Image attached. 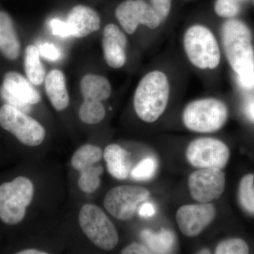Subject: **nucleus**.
Returning a JSON list of instances; mask_svg holds the SVG:
<instances>
[{"label":"nucleus","instance_id":"nucleus-1","mask_svg":"<svg viewBox=\"0 0 254 254\" xmlns=\"http://www.w3.org/2000/svg\"><path fill=\"white\" fill-rule=\"evenodd\" d=\"M222 50L239 85L245 89L254 88V47L248 25L237 18L227 19L222 25Z\"/></svg>","mask_w":254,"mask_h":254},{"label":"nucleus","instance_id":"nucleus-2","mask_svg":"<svg viewBox=\"0 0 254 254\" xmlns=\"http://www.w3.org/2000/svg\"><path fill=\"white\" fill-rule=\"evenodd\" d=\"M168 75L160 69L145 73L137 85L133 95V108L137 116L146 123H153L163 115L170 95Z\"/></svg>","mask_w":254,"mask_h":254},{"label":"nucleus","instance_id":"nucleus-3","mask_svg":"<svg viewBox=\"0 0 254 254\" xmlns=\"http://www.w3.org/2000/svg\"><path fill=\"white\" fill-rule=\"evenodd\" d=\"M182 45L187 59L195 68L214 70L220 66L222 51L213 31L201 23L190 25L185 30Z\"/></svg>","mask_w":254,"mask_h":254},{"label":"nucleus","instance_id":"nucleus-4","mask_svg":"<svg viewBox=\"0 0 254 254\" xmlns=\"http://www.w3.org/2000/svg\"><path fill=\"white\" fill-rule=\"evenodd\" d=\"M228 108L215 98H200L190 102L182 114V121L190 131L213 133L221 129L228 119Z\"/></svg>","mask_w":254,"mask_h":254},{"label":"nucleus","instance_id":"nucleus-5","mask_svg":"<svg viewBox=\"0 0 254 254\" xmlns=\"http://www.w3.org/2000/svg\"><path fill=\"white\" fill-rule=\"evenodd\" d=\"M34 187L29 179L18 177L0 186V219L6 225L19 223L31 204Z\"/></svg>","mask_w":254,"mask_h":254},{"label":"nucleus","instance_id":"nucleus-6","mask_svg":"<svg viewBox=\"0 0 254 254\" xmlns=\"http://www.w3.org/2000/svg\"><path fill=\"white\" fill-rule=\"evenodd\" d=\"M78 220L82 231L98 248L110 251L118 245V231L99 207L93 204L83 205Z\"/></svg>","mask_w":254,"mask_h":254},{"label":"nucleus","instance_id":"nucleus-7","mask_svg":"<svg viewBox=\"0 0 254 254\" xmlns=\"http://www.w3.org/2000/svg\"><path fill=\"white\" fill-rule=\"evenodd\" d=\"M0 126L28 146L39 145L46 137L41 124L7 103L0 108Z\"/></svg>","mask_w":254,"mask_h":254},{"label":"nucleus","instance_id":"nucleus-8","mask_svg":"<svg viewBox=\"0 0 254 254\" xmlns=\"http://www.w3.org/2000/svg\"><path fill=\"white\" fill-rule=\"evenodd\" d=\"M115 17L128 35L133 34L140 26L155 30L163 23L154 8L145 0H125L117 6Z\"/></svg>","mask_w":254,"mask_h":254},{"label":"nucleus","instance_id":"nucleus-9","mask_svg":"<svg viewBox=\"0 0 254 254\" xmlns=\"http://www.w3.org/2000/svg\"><path fill=\"white\" fill-rule=\"evenodd\" d=\"M148 190L134 185H123L112 189L105 195V209L116 219L131 218L140 204L149 197Z\"/></svg>","mask_w":254,"mask_h":254},{"label":"nucleus","instance_id":"nucleus-10","mask_svg":"<svg viewBox=\"0 0 254 254\" xmlns=\"http://www.w3.org/2000/svg\"><path fill=\"white\" fill-rule=\"evenodd\" d=\"M187 160L199 169L225 168L230 158V150L223 142L216 138H199L187 147Z\"/></svg>","mask_w":254,"mask_h":254},{"label":"nucleus","instance_id":"nucleus-11","mask_svg":"<svg viewBox=\"0 0 254 254\" xmlns=\"http://www.w3.org/2000/svg\"><path fill=\"white\" fill-rule=\"evenodd\" d=\"M225 175L220 169L203 168L190 175L188 186L193 199L207 203L218 199L225 189Z\"/></svg>","mask_w":254,"mask_h":254},{"label":"nucleus","instance_id":"nucleus-12","mask_svg":"<svg viewBox=\"0 0 254 254\" xmlns=\"http://www.w3.org/2000/svg\"><path fill=\"white\" fill-rule=\"evenodd\" d=\"M215 214V207L209 203L183 205L177 212V225L185 236L196 237L213 221Z\"/></svg>","mask_w":254,"mask_h":254},{"label":"nucleus","instance_id":"nucleus-13","mask_svg":"<svg viewBox=\"0 0 254 254\" xmlns=\"http://www.w3.org/2000/svg\"><path fill=\"white\" fill-rule=\"evenodd\" d=\"M102 46L105 62L110 67L120 68L125 66L127 38L123 29L114 23L107 25L103 30Z\"/></svg>","mask_w":254,"mask_h":254},{"label":"nucleus","instance_id":"nucleus-14","mask_svg":"<svg viewBox=\"0 0 254 254\" xmlns=\"http://www.w3.org/2000/svg\"><path fill=\"white\" fill-rule=\"evenodd\" d=\"M66 22L71 36L82 38L98 31L101 21L99 14L93 8L77 5L68 12Z\"/></svg>","mask_w":254,"mask_h":254},{"label":"nucleus","instance_id":"nucleus-15","mask_svg":"<svg viewBox=\"0 0 254 254\" xmlns=\"http://www.w3.org/2000/svg\"><path fill=\"white\" fill-rule=\"evenodd\" d=\"M2 87L11 95L29 105L41 101V95L22 75L15 71L5 73Z\"/></svg>","mask_w":254,"mask_h":254},{"label":"nucleus","instance_id":"nucleus-16","mask_svg":"<svg viewBox=\"0 0 254 254\" xmlns=\"http://www.w3.org/2000/svg\"><path fill=\"white\" fill-rule=\"evenodd\" d=\"M104 159L110 175L119 180H126L131 173V155L119 145L110 144L105 148Z\"/></svg>","mask_w":254,"mask_h":254},{"label":"nucleus","instance_id":"nucleus-17","mask_svg":"<svg viewBox=\"0 0 254 254\" xmlns=\"http://www.w3.org/2000/svg\"><path fill=\"white\" fill-rule=\"evenodd\" d=\"M0 52L6 59H18L21 53V43L11 16L0 11Z\"/></svg>","mask_w":254,"mask_h":254},{"label":"nucleus","instance_id":"nucleus-18","mask_svg":"<svg viewBox=\"0 0 254 254\" xmlns=\"http://www.w3.org/2000/svg\"><path fill=\"white\" fill-rule=\"evenodd\" d=\"M45 88L55 110L63 111L67 108L69 96L66 86V78L63 71L52 70L45 78Z\"/></svg>","mask_w":254,"mask_h":254},{"label":"nucleus","instance_id":"nucleus-19","mask_svg":"<svg viewBox=\"0 0 254 254\" xmlns=\"http://www.w3.org/2000/svg\"><path fill=\"white\" fill-rule=\"evenodd\" d=\"M80 89L83 100L102 102L111 95L112 87L108 78L97 74H87L82 78Z\"/></svg>","mask_w":254,"mask_h":254},{"label":"nucleus","instance_id":"nucleus-20","mask_svg":"<svg viewBox=\"0 0 254 254\" xmlns=\"http://www.w3.org/2000/svg\"><path fill=\"white\" fill-rule=\"evenodd\" d=\"M141 238L153 254H169L175 246V234L168 230H162L159 232L145 230L142 231Z\"/></svg>","mask_w":254,"mask_h":254},{"label":"nucleus","instance_id":"nucleus-21","mask_svg":"<svg viewBox=\"0 0 254 254\" xmlns=\"http://www.w3.org/2000/svg\"><path fill=\"white\" fill-rule=\"evenodd\" d=\"M24 68L28 81L35 86H39L44 81L46 71L41 63V55L36 46L26 47L24 55Z\"/></svg>","mask_w":254,"mask_h":254},{"label":"nucleus","instance_id":"nucleus-22","mask_svg":"<svg viewBox=\"0 0 254 254\" xmlns=\"http://www.w3.org/2000/svg\"><path fill=\"white\" fill-rule=\"evenodd\" d=\"M103 152L99 147L87 144L78 148L71 158V165L75 170L81 172L100 161Z\"/></svg>","mask_w":254,"mask_h":254},{"label":"nucleus","instance_id":"nucleus-23","mask_svg":"<svg viewBox=\"0 0 254 254\" xmlns=\"http://www.w3.org/2000/svg\"><path fill=\"white\" fill-rule=\"evenodd\" d=\"M106 111L101 102L83 100L78 111V116L83 123L95 125L103 121Z\"/></svg>","mask_w":254,"mask_h":254},{"label":"nucleus","instance_id":"nucleus-24","mask_svg":"<svg viewBox=\"0 0 254 254\" xmlns=\"http://www.w3.org/2000/svg\"><path fill=\"white\" fill-rule=\"evenodd\" d=\"M103 171L104 170L101 165L95 164L80 172L78 187L85 193H91L95 191L101 184L100 176L103 175Z\"/></svg>","mask_w":254,"mask_h":254},{"label":"nucleus","instance_id":"nucleus-25","mask_svg":"<svg viewBox=\"0 0 254 254\" xmlns=\"http://www.w3.org/2000/svg\"><path fill=\"white\" fill-rule=\"evenodd\" d=\"M254 175H245L241 180L238 190L240 204L249 213L254 214Z\"/></svg>","mask_w":254,"mask_h":254},{"label":"nucleus","instance_id":"nucleus-26","mask_svg":"<svg viewBox=\"0 0 254 254\" xmlns=\"http://www.w3.org/2000/svg\"><path fill=\"white\" fill-rule=\"evenodd\" d=\"M158 168V163L153 157L143 159L138 163L130 173L133 180L136 181H147L152 178Z\"/></svg>","mask_w":254,"mask_h":254},{"label":"nucleus","instance_id":"nucleus-27","mask_svg":"<svg viewBox=\"0 0 254 254\" xmlns=\"http://www.w3.org/2000/svg\"><path fill=\"white\" fill-rule=\"evenodd\" d=\"M214 11L219 17L232 19L240 14L241 6L240 2L235 0H216L214 4Z\"/></svg>","mask_w":254,"mask_h":254},{"label":"nucleus","instance_id":"nucleus-28","mask_svg":"<svg viewBox=\"0 0 254 254\" xmlns=\"http://www.w3.org/2000/svg\"><path fill=\"white\" fill-rule=\"evenodd\" d=\"M250 252L248 245L242 239L232 238L224 240L216 247V254H247Z\"/></svg>","mask_w":254,"mask_h":254},{"label":"nucleus","instance_id":"nucleus-29","mask_svg":"<svg viewBox=\"0 0 254 254\" xmlns=\"http://www.w3.org/2000/svg\"><path fill=\"white\" fill-rule=\"evenodd\" d=\"M0 96L7 104L17 108L18 110H21L23 113L28 114L31 112V105L28 104V103H24V102L21 101V100L18 99L17 98L5 90L2 86L0 88Z\"/></svg>","mask_w":254,"mask_h":254},{"label":"nucleus","instance_id":"nucleus-30","mask_svg":"<svg viewBox=\"0 0 254 254\" xmlns=\"http://www.w3.org/2000/svg\"><path fill=\"white\" fill-rule=\"evenodd\" d=\"M150 1L163 22L165 21L171 12L173 0H150Z\"/></svg>","mask_w":254,"mask_h":254},{"label":"nucleus","instance_id":"nucleus-31","mask_svg":"<svg viewBox=\"0 0 254 254\" xmlns=\"http://www.w3.org/2000/svg\"><path fill=\"white\" fill-rule=\"evenodd\" d=\"M38 48L40 55L50 61H57L61 57L60 50L53 43H42Z\"/></svg>","mask_w":254,"mask_h":254},{"label":"nucleus","instance_id":"nucleus-32","mask_svg":"<svg viewBox=\"0 0 254 254\" xmlns=\"http://www.w3.org/2000/svg\"><path fill=\"white\" fill-rule=\"evenodd\" d=\"M50 27H51L52 32L55 36L63 37V38L71 36L69 28H68L66 21L54 18L50 21Z\"/></svg>","mask_w":254,"mask_h":254},{"label":"nucleus","instance_id":"nucleus-33","mask_svg":"<svg viewBox=\"0 0 254 254\" xmlns=\"http://www.w3.org/2000/svg\"><path fill=\"white\" fill-rule=\"evenodd\" d=\"M122 254H152L149 249L145 247V246L140 245L138 243H133L131 245L127 246L126 248L124 249Z\"/></svg>","mask_w":254,"mask_h":254},{"label":"nucleus","instance_id":"nucleus-34","mask_svg":"<svg viewBox=\"0 0 254 254\" xmlns=\"http://www.w3.org/2000/svg\"><path fill=\"white\" fill-rule=\"evenodd\" d=\"M138 213L142 218H148L153 216L155 213V209L154 205L150 203L143 202L142 203L139 209H138Z\"/></svg>","mask_w":254,"mask_h":254},{"label":"nucleus","instance_id":"nucleus-35","mask_svg":"<svg viewBox=\"0 0 254 254\" xmlns=\"http://www.w3.org/2000/svg\"><path fill=\"white\" fill-rule=\"evenodd\" d=\"M246 115L251 121L254 123V98L247 100L245 107Z\"/></svg>","mask_w":254,"mask_h":254},{"label":"nucleus","instance_id":"nucleus-36","mask_svg":"<svg viewBox=\"0 0 254 254\" xmlns=\"http://www.w3.org/2000/svg\"><path fill=\"white\" fill-rule=\"evenodd\" d=\"M47 252H43L38 250H34V249H29V250H26L21 251L18 252L17 254H47Z\"/></svg>","mask_w":254,"mask_h":254},{"label":"nucleus","instance_id":"nucleus-37","mask_svg":"<svg viewBox=\"0 0 254 254\" xmlns=\"http://www.w3.org/2000/svg\"><path fill=\"white\" fill-rule=\"evenodd\" d=\"M201 252H199V254H210V251L208 250H203L200 251Z\"/></svg>","mask_w":254,"mask_h":254},{"label":"nucleus","instance_id":"nucleus-38","mask_svg":"<svg viewBox=\"0 0 254 254\" xmlns=\"http://www.w3.org/2000/svg\"><path fill=\"white\" fill-rule=\"evenodd\" d=\"M235 1H238V2H241V1H246V0H235Z\"/></svg>","mask_w":254,"mask_h":254}]
</instances>
